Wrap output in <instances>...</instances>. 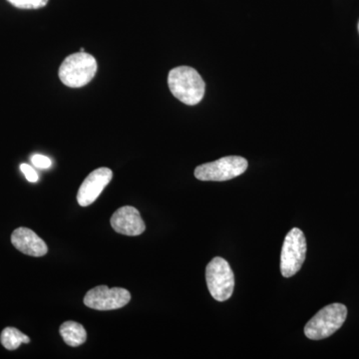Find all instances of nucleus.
<instances>
[{
    "label": "nucleus",
    "mask_w": 359,
    "mask_h": 359,
    "mask_svg": "<svg viewBox=\"0 0 359 359\" xmlns=\"http://www.w3.org/2000/svg\"><path fill=\"white\" fill-rule=\"evenodd\" d=\"M168 84L172 94L186 105H197L204 98V80L197 70L189 66H179L170 71Z\"/></svg>",
    "instance_id": "f257e3e1"
},
{
    "label": "nucleus",
    "mask_w": 359,
    "mask_h": 359,
    "mask_svg": "<svg viewBox=\"0 0 359 359\" xmlns=\"http://www.w3.org/2000/svg\"><path fill=\"white\" fill-rule=\"evenodd\" d=\"M96 72V59L86 52H78L63 61L59 68V78L66 86L80 88L88 84Z\"/></svg>",
    "instance_id": "f03ea898"
},
{
    "label": "nucleus",
    "mask_w": 359,
    "mask_h": 359,
    "mask_svg": "<svg viewBox=\"0 0 359 359\" xmlns=\"http://www.w3.org/2000/svg\"><path fill=\"white\" fill-rule=\"evenodd\" d=\"M347 309L341 304H332L318 311L304 327L309 339L320 340L330 337L339 330L346 320Z\"/></svg>",
    "instance_id": "7ed1b4c3"
},
{
    "label": "nucleus",
    "mask_w": 359,
    "mask_h": 359,
    "mask_svg": "<svg viewBox=\"0 0 359 359\" xmlns=\"http://www.w3.org/2000/svg\"><path fill=\"white\" fill-rule=\"evenodd\" d=\"M205 280L210 294L216 301L226 302L233 295L235 276L230 264L222 257H214L205 268Z\"/></svg>",
    "instance_id": "20e7f679"
},
{
    "label": "nucleus",
    "mask_w": 359,
    "mask_h": 359,
    "mask_svg": "<svg viewBox=\"0 0 359 359\" xmlns=\"http://www.w3.org/2000/svg\"><path fill=\"white\" fill-rule=\"evenodd\" d=\"M249 163L240 156H228L196 168L195 177L200 181L224 182L241 176Z\"/></svg>",
    "instance_id": "39448f33"
},
{
    "label": "nucleus",
    "mask_w": 359,
    "mask_h": 359,
    "mask_svg": "<svg viewBox=\"0 0 359 359\" xmlns=\"http://www.w3.org/2000/svg\"><path fill=\"white\" fill-rule=\"evenodd\" d=\"M306 240L299 229L294 228L285 236L280 256V271L285 278L294 276L306 261Z\"/></svg>",
    "instance_id": "423d86ee"
},
{
    "label": "nucleus",
    "mask_w": 359,
    "mask_h": 359,
    "mask_svg": "<svg viewBox=\"0 0 359 359\" xmlns=\"http://www.w3.org/2000/svg\"><path fill=\"white\" fill-rule=\"evenodd\" d=\"M131 301V294L122 287H112L99 285L87 292L84 304L87 308L96 311H113L127 306Z\"/></svg>",
    "instance_id": "0eeeda50"
},
{
    "label": "nucleus",
    "mask_w": 359,
    "mask_h": 359,
    "mask_svg": "<svg viewBox=\"0 0 359 359\" xmlns=\"http://www.w3.org/2000/svg\"><path fill=\"white\" fill-rule=\"evenodd\" d=\"M113 173L108 168H99L86 177L77 194V202L81 207L93 204L112 180Z\"/></svg>",
    "instance_id": "6e6552de"
},
{
    "label": "nucleus",
    "mask_w": 359,
    "mask_h": 359,
    "mask_svg": "<svg viewBox=\"0 0 359 359\" xmlns=\"http://www.w3.org/2000/svg\"><path fill=\"white\" fill-rule=\"evenodd\" d=\"M110 224L115 231L130 237L141 235L146 230L140 212L132 205L118 209L111 217Z\"/></svg>",
    "instance_id": "1a4fd4ad"
},
{
    "label": "nucleus",
    "mask_w": 359,
    "mask_h": 359,
    "mask_svg": "<svg viewBox=\"0 0 359 359\" xmlns=\"http://www.w3.org/2000/svg\"><path fill=\"white\" fill-rule=\"evenodd\" d=\"M11 243L22 254L30 257H43L48 252V248L43 240L30 229H16L11 235Z\"/></svg>",
    "instance_id": "9d476101"
},
{
    "label": "nucleus",
    "mask_w": 359,
    "mask_h": 359,
    "mask_svg": "<svg viewBox=\"0 0 359 359\" xmlns=\"http://www.w3.org/2000/svg\"><path fill=\"white\" fill-rule=\"evenodd\" d=\"M60 334L65 344L76 347L83 344L87 339V332L81 323L66 321L60 327Z\"/></svg>",
    "instance_id": "9b49d317"
},
{
    "label": "nucleus",
    "mask_w": 359,
    "mask_h": 359,
    "mask_svg": "<svg viewBox=\"0 0 359 359\" xmlns=\"http://www.w3.org/2000/svg\"><path fill=\"white\" fill-rule=\"evenodd\" d=\"M0 341L7 351H15L22 344H29L30 339L15 327H6L2 330Z\"/></svg>",
    "instance_id": "f8f14e48"
},
{
    "label": "nucleus",
    "mask_w": 359,
    "mask_h": 359,
    "mask_svg": "<svg viewBox=\"0 0 359 359\" xmlns=\"http://www.w3.org/2000/svg\"><path fill=\"white\" fill-rule=\"evenodd\" d=\"M7 1L20 9H39L48 4V0H7Z\"/></svg>",
    "instance_id": "ddd939ff"
},
{
    "label": "nucleus",
    "mask_w": 359,
    "mask_h": 359,
    "mask_svg": "<svg viewBox=\"0 0 359 359\" xmlns=\"http://www.w3.org/2000/svg\"><path fill=\"white\" fill-rule=\"evenodd\" d=\"M32 164L39 169H48L51 167V160L46 156L35 154L32 157Z\"/></svg>",
    "instance_id": "4468645a"
},
{
    "label": "nucleus",
    "mask_w": 359,
    "mask_h": 359,
    "mask_svg": "<svg viewBox=\"0 0 359 359\" xmlns=\"http://www.w3.org/2000/svg\"><path fill=\"white\" fill-rule=\"evenodd\" d=\"M20 170L21 172L25 174L27 181L32 182V183H35V182L39 181V174H37L36 171H35L32 166H29V165L21 164Z\"/></svg>",
    "instance_id": "2eb2a0df"
},
{
    "label": "nucleus",
    "mask_w": 359,
    "mask_h": 359,
    "mask_svg": "<svg viewBox=\"0 0 359 359\" xmlns=\"http://www.w3.org/2000/svg\"><path fill=\"white\" fill-rule=\"evenodd\" d=\"M79 52H84V48H81L80 49V51Z\"/></svg>",
    "instance_id": "dca6fc26"
},
{
    "label": "nucleus",
    "mask_w": 359,
    "mask_h": 359,
    "mask_svg": "<svg viewBox=\"0 0 359 359\" xmlns=\"http://www.w3.org/2000/svg\"><path fill=\"white\" fill-rule=\"evenodd\" d=\"M358 32H359V23H358Z\"/></svg>",
    "instance_id": "f3484780"
}]
</instances>
